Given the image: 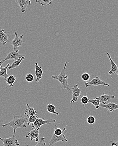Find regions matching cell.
I'll list each match as a JSON object with an SVG mask.
<instances>
[{
    "mask_svg": "<svg viewBox=\"0 0 118 146\" xmlns=\"http://www.w3.org/2000/svg\"><path fill=\"white\" fill-rule=\"evenodd\" d=\"M28 118L22 116L16 115L9 123L2 125L3 127H10L13 129V136H16V129L19 128H25L27 127Z\"/></svg>",
    "mask_w": 118,
    "mask_h": 146,
    "instance_id": "cell-1",
    "label": "cell"
},
{
    "mask_svg": "<svg viewBox=\"0 0 118 146\" xmlns=\"http://www.w3.org/2000/svg\"><path fill=\"white\" fill-rule=\"evenodd\" d=\"M68 63H68L66 62L65 63L63 70L61 71V72L59 75H52V78L59 81L64 89L67 90L69 91H71L72 90H71L68 84V76L66 75V73H65V70H66V66H67Z\"/></svg>",
    "mask_w": 118,
    "mask_h": 146,
    "instance_id": "cell-2",
    "label": "cell"
},
{
    "mask_svg": "<svg viewBox=\"0 0 118 146\" xmlns=\"http://www.w3.org/2000/svg\"><path fill=\"white\" fill-rule=\"evenodd\" d=\"M56 122L55 119H49L44 120L42 118H39L38 117L36 121L34 123H32V127H35V128H37V129H40V127L42 125H44L46 124H51L52 123H55Z\"/></svg>",
    "mask_w": 118,
    "mask_h": 146,
    "instance_id": "cell-3",
    "label": "cell"
},
{
    "mask_svg": "<svg viewBox=\"0 0 118 146\" xmlns=\"http://www.w3.org/2000/svg\"><path fill=\"white\" fill-rule=\"evenodd\" d=\"M86 88H89L93 86H105L109 87V84L108 83H106L100 80L98 76H96L95 78L91 80L85 82V83Z\"/></svg>",
    "mask_w": 118,
    "mask_h": 146,
    "instance_id": "cell-4",
    "label": "cell"
},
{
    "mask_svg": "<svg viewBox=\"0 0 118 146\" xmlns=\"http://www.w3.org/2000/svg\"><path fill=\"white\" fill-rule=\"evenodd\" d=\"M16 136H13L11 137L7 138H3L0 137V140L3 143V146H19L20 143L16 138Z\"/></svg>",
    "mask_w": 118,
    "mask_h": 146,
    "instance_id": "cell-5",
    "label": "cell"
},
{
    "mask_svg": "<svg viewBox=\"0 0 118 146\" xmlns=\"http://www.w3.org/2000/svg\"><path fill=\"white\" fill-rule=\"evenodd\" d=\"M79 84H77L76 85L73 86L72 88V99L70 101V102L71 104L74 103L76 102L78 100L79 97L81 96V90L78 88Z\"/></svg>",
    "mask_w": 118,
    "mask_h": 146,
    "instance_id": "cell-6",
    "label": "cell"
},
{
    "mask_svg": "<svg viewBox=\"0 0 118 146\" xmlns=\"http://www.w3.org/2000/svg\"><path fill=\"white\" fill-rule=\"evenodd\" d=\"M59 141H62L63 142H68V140L63 133L60 136H57L55 133H53L51 139L49 142L48 146H52V145Z\"/></svg>",
    "mask_w": 118,
    "mask_h": 146,
    "instance_id": "cell-7",
    "label": "cell"
},
{
    "mask_svg": "<svg viewBox=\"0 0 118 146\" xmlns=\"http://www.w3.org/2000/svg\"><path fill=\"white\" fill-rule=\"evenodd\" d=\"M14 35L15 36L14 38L10 42V43L13 46L14 50H17L18 47L22 45V43H23L22 38L23 36L22 34L20 36H19L16 32H14Z\"/></svg>",
    "mask_w": 118,
    "mask_h": 146,
    "instance_id": "cell-8",
    "label": "cell"
},
{
    "mask_svg": "<svg viewBox=\"0 0 118 146\" xmlns=\"http://www.w3.org/2000/svg\"><path fill=\"white\" fill-rule=\"evenodd\" d=\"M39 130L35 127H32L30 131L28 132V134L26 136V138H29L31 141L35 139L36 142H38L39 140Z\"/></svg>",
    "mask_w": 118,
    "mask_h": 146,
    "instance_id": "cell-9",
    "label": "cell"
},
{
    "mask_svg": "<svg viewBox=\"0 0 118 146\" xmlns=\"http://www.w3.org/2000/svg\"><path fill=\"white\" fill-rule=\"evenodd\" d=\"M19 51L18 50L13 51L7 54L6 58L4 59L3 61V62H5L6 60H16L19 59L21 57L23 56V55H22L19 53Z\"/></svg>",
    "mask_w": 118,
    "mask_h": 146,
    "instance_id": "cell-10",
    "label": "cell"
},
{
    "mask_svg": "<svg viewBox=\"0 0 118 146\" xmlns=\"http://www.w3.org/2000/svg\"><path fill=\"white\" fill-rule=\"evenodd\" d=\"M20 6L22 13H24L27 10L28 6L31 4L30 0H15Z\"/></svg>",
    "mask_w": 118,
    "mask_h": 146,
    "instance_id": "cell-11",
    "label": "cell"
},
{
    "mask_svg": "<svg viewBox=\"0 0 118 146\" xmlns=\"http://www.w3.org/2000/svg\"><path fill=\"white\" fill-rule=\"evenodd\" d=\"M114 98H115V96H114L111 95H107V94L104 93L101 96L96 98L95 99L99 100L100 103H101L102 104H106V102L108 101L113 100L114 99Z\"/></svg>",
    "mask_w": 118,
    "mask_h": 146,
    "instance_id": "cell-12",
    "label": "cell"
},
{
    "mask_svg": "<svg viewBox=\"0 0 118 146\" xmlns=\"http://www.w3.org/2000/svg\"><path fill=\"white\" fill-rule=\"evenodd\" d=\"M107 54L108 58H109V60H110V62H111V69H110V71L108 72V74L109 75H111L114 74L118 75V68L117 66L116 65V63H114L113 60L112 59L110 54H109L108 53H107Z\"/></svg>",
    "mask_w": 118,
    "mask_h": 146,
    "instance_id": "cell-13",
    "label": "cell"
},
{
    "mask_svg": "<svg viewBox=\"0 0 118 146\" xmlns=\"http://www.w3.org/2000/svg\"><path fill=\"white\" fill-rule=\"evenodd\" d=\"M35 75L36 76V79L35 80V82H38L42 79L43 75V71L41 66H39L38 63H35Z\"/></svg>",
    "mask_w": 118,
    "mask_h": 146,
    "instance_id": "cell-14",
    "label": "cell"
},
{
    "mask_svg": "<svg viewBox=\"0 0 118 146\" xmlns=\"http://www.w3.org/2000/svg\"><path fill=\"white\" fill-rule=\"evenodd\" d=\"M99 107L105 108L110 112L115 111L118 109V105L113 102H109L105 104H100Z\"/></svg>",
    "mask_w": 118,
    "mask_h": 146,
    "instance_id": "cell-15",
    "label": "cell"
},
{
    "mask_svg": "<svg viewBox=\"0 0 118 146\" xmlns=\"http://www.w3.org/2000/svg\"><path fill=\"white\" fill-rule=\"evenodd\" d=\"M9 35L7 33L4 31V30H0V42L2 44L5 45L8 41Z\"/></svg>",
    "mask_w": 118,
    "mask_h": 146,
    "instance_id": "cell-16",
    "label": "cell"
},
{
    "mask_svg": "<svg viewBox=\"0 0 118 146\" xmlns=\"http://www.w3.org/2000/svg\"><path fill=\"white\" fill-rule=\"evenodd\" d=\"M27 108L25 110L24 115H26L28 118L31 115H37V111H36L35 109H34L33 107H30L28 104H27Z\"/></svg>",
    "mask_w": 118,
    "mask_h": 146,
    "instance_id": "cell-17",
    "label": "cell"
},
{
    "mask_svg": "<svg viewBox=\"0 0 118 146\" xmlns=\"http://www.w3.org/2000/svg\"><path fill=\"white\" fill-rule=\"evenodd\" d=\"M24 56H25L23 55L22 57L19 58V59L17 60H14V61L13 62L12 64L8 66V69H9V70H11V69H13V68H16L20 66L21 63H22V61L25 59V58Z\"/></svg>",
    "mask_w": 118,
    "mask_h": 146,
    "instance_id": "cell-18",
    "label": "cell"
},
{
    "mask_svg": "<svg viewBox=\"0 0 118 146\" xmlns=\"http://www.w3.org/2000/svg\"><path fill=\"white\" fill-rule=\"evenodd\" d=\"M10 63H8L5 67H1L0 68V77H3L5 78V80L8 77V75L7 73L8 68L10 66Z\"/></svg>",
    "mask_w": 118,
    "mask_h": 146,
    "instance_id": "cell-19",
    "label": "cell"
},
{
    "mask_svg": "<svg viewBox=\"0 0 118 146\" xmlns=\"http://www.w3.org/2000/svg\"><path fill=\"white\" fill-rule=\"evenodd\" d=\"M16 78L14 76H8L6 80V83L8 85H9L10 87H13L14 86V83L16 81Z\"/></svg>",
    "mask_w": 118,
    "mask_h": 146,
    "instance_id": "cell-20",
    "label": "cell"
},
{
    "mask_svg": "<svg viewBox=\"0 0 118 146\" xmlns=\"http://www.w3.org/2000/svg\"><path fill=\"white\" fill-rule=\"evenodd\" d=\"M47 110L48 112H49L51 114H54L58 116L59 115V113L56 111V107L52 104H49L47 105Z\"/></svg>",
    "mask_w": 118,
    "mask_h": 146,
    "instance_id": "cell-21",
    "label": "cell"
},
{
    "mask_svg": "<svg viewBox=\"0 0 118 146\" xmlns=\"http://www.w3.org/2000/svg\"><path fill=\"white\" fill-rule=\"evenodd\" d=\"M52 1L53 0H36V2L42 6H48L51 4Z\"/></svg>",
    "mask_w": 118,
    "mask_h": 146,
    "instance_id": "cell-22",
    "label": "cell"
},
{
    "mask_svg": "<svg viewBox=\"0 0 118 146\" xmlns=\"http://www.w3.org/2000/svg\"><path fill=\"white\" fill-rule=\"evenodd\" d=\"M89 103H91L94 105L95 107H96V109L97 110L99 108V105L100 103L99 100L96 99H93V100L89 99Z\"/></svg>",
    "mask_w": 118,
    "mask_h": 146,
    "instance_id": "cell-23",
    "label": "cell"
},
{
    "mask_svg": "<svg viewBox=\"0 0 118 146\" xmlns=\"http://www.w3.org/2000/svg\"><path fill=\"white\" fill-rule=\"evenodd\" d=\"M38 117V115H31L28 117V122L27 123V125H29L31 123H33L37 119Z\"/></svg>",
    "mask_w": 118,
    "mask_h": 146,
    "instance_id": "cell-24",
    "label": "cell"
},
{
    "mask_svg": "<svg viewBox=\"0 0 118 146\" xmlns=\"http://www.w3.org/2000/svg\"><path fill=\"white\" fill-rule=\"evenodd\" d=\"M66 127H65L63 130L59 128H56V125H55V129L53 133H55L57 136H60L66 130Z\"/></svg>",
    "mask_w": 118,
    "mask_h": 146,
    "instance_id": "cell-25",
    "label": "cell"
},
{
    "mask_svg": "<svg viewBox=\"0 0 118 146\" xmlns=\"http://www.w3.org/2000/svg\"><path fill=\"white\" fill-rule=\"evenodd\" d=\"M45 138L44 137H42L40 139L39 143L35 146H46V143L45 142ZM24 144L26 145V146H30L29 145L26 144L25 142H24Z\"/></svg>",
    "mask_w": 118,
    "mask_h": 146,
    "instance_id": "cell-26",
    "label": "cell"
},
{
    "mask_svg": "<svg viewBox=\"0 0 118 146\" xmlns=\"http://www.w3.org/2000/svg\"><path fill=\"white\" fill-rule=\"evenodd\" d=\"M89 98H88L87 96V92L85 93V96L82 97L81 98V102L83 106V107H84L85 105L88 104L89 103Z\"/></svg>",
    "mask_w": 118,
    "mask_h": 146,
    "instance_id": "cell-27",
    "label": "cell"
},
{
    "mask_svg": "<svg viewBox=\"0 0 118 146\" xmlns=\"http://www.w3.org/2000/svg\"><path fill=\"white\" fill-rule=\"evenodd\" d=\"M87 122L90 125H93L96 122V118L93 116H89L87 117Z\"/></svg>",
    "mask_w": 118,
    "mask_h": 146,
    "instance_id": "cell-28",
    "label": "cell"
},
{
    "mask_svg": "<svg viewBox=\"0 0 118 146\" xmlns=\"http://www.w3.org/2000/svg\"><path fill=\"white\" fill-rule=\"evenodd\" d=\"M26 80L27 82H31L34 80V76L32 74L29 73L26 75Z\"/></svg>",
    "mask_w": 118,
    "mask_h": 146,
    "instance_id": "cell-29",
    "label": "cell"
},
{
    "mask_svg": "<svg viewBox=\"0 0 118 146\" xmlns=\"http://www.w3.org/2000/svg\"><path fill=\"white\" fill-rule=\"evenodd\" d=\"M82 80L84 81H88L90 79V75L88 73H84L81 75Z\"/></svg>",
    "mask_w": 118,
    "mask_h": 146,
    "instance_id": "cell-30",
    "label": "cell"
},
{
    "mask_svg": "<svg viewBox=\"0 0 118 146\" xmlns=\"http://www.w3.org/2000/svg\"><path fill=\"white\" fill-rule=\"evenodd\" d=\"M112 146H118V141H116V142H113L111 144Z\"/></svg>",
    "mask_w": 118,
    "mask_h": 146,
    "instance_id": "cell-31",
    "label": "cell"
},
{
    "mask_svg": "<svg viewBox=\"0 0 118 146\" xmlns=\"http://www.w3.org/2000/svg\"><path fill=\"white\" fill-rule=\"evenodd\" d=\"M3 60L2 61H0V68L2 66V64H3Z\"/></svg>",
    "mask_w": 118,
    "mask_h": 146,
    "instance_id": "cell-32",
    "label": "cell"
}]
</instances>
